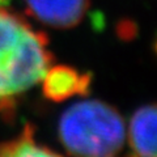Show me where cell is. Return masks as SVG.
I'll list each match as a JSON object with an SVG mask.
<instances>
[{"mask_svg":"<svg viewBox=\"0 0 157 157\" xmlns=\"http://www.w3.org/2000/svg\"><path fill=\"white\" fill-rule=\"evenodd\" d=\"M0 0V115L13 121L22 96L39 84L54 55L45 33Z\"/></svg>","mask_w":157,"mask_h":157,"instance_id":"6da1fadb","label":"cell"},{"mask_svg":"<svg viewBox=\"0 0 157 157\" xmlns=\"http://www.w3.org/2000/svg\"><path fill=\"white\" fill-rule=\"evenodd\" d=\"M59 140L72 157H117L126 130L122 115L105 102H77L60 117Z\"/></svg>","mask_w":157,"mask_h":157,"instance_id":"7a4b0ae2","label":"cell"},{"mask_svg":"<svg viewBox=\"0 0 157 157\" xmlns=\"http://www.w3.org/2000/svg\"><path fill=\"white\" fill-rule=\"evenodd\" d=\"M28 12L36 20L55 29L78 25L89 8L90 0H25Z\"/></svg>","mask_w":157,"mask_h":157,"instance_id":"3957f363","label":"cell"},{"mask_svg":"<svg viewBox=\"0 0 157 157\" xmlns=\"http://www.w3.org/2000/svg\"><path fill=\"white\" fill-rule=\"evenodd\" d=\"M42 93L52 102H64L75 96H85L92 85L90 73L68 66H51L42 77Z\"/></svg>","mask_w":157,"mask_h":157,"instance_id":"277c9868","label":"cell"},{"mask_svg":"<svg viewBox=\"0 0 157 157\" xmlns=\"http://www.w3.org/2000/svg\"><path fill=\"white\" fill-rule=\"evenodd\" d=\"M156 105L143 106L132 115L128 126L131 157H156Z\"/></svg>","mask_w":157,"mask_h":157,"instance_id":"5b68a950","label":"cell"},{"mask_svg":"<svg viewBox=\"0 0 157 157\" xmlns=\"http://www.w3.org/2000/svg\"><path fill=\"white\" fill-rule=\"evenodd\" d=\"M0 157H63L37 143L34 127L26 124L20 135L0 144Z\"/></svg>","mask_w":157,"mask_h":157,"instance_id":"8992f818","label":"cell"}]
</instances>
